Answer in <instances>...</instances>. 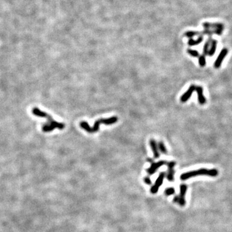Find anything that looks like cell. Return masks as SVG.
<instances>
[{"mask_svg":"<svg viewBox=\"0 0 232 232\" xmlns=\"http://www.w3.org/2000/svg\"><path fill=\"white\" fill-rule=\"evenodd\" d=\"M219 172L216 169H206V168H200L197 170H193L191 172H186L182 174L180 176V179L182 181H185L186 179H188L190 178L194 177L196 176L199 175H208L210 177H216L217 176Z\"/></svg>","mask_w":232,"mask_h":232,"instance_id":"6da1fadb","label":"cell"},{"mask_svg":"<svg viewBox=\"0 0 232 232\" xmlns=\"http://www.w3.org/2000/svg\"><path fill=\"white\" fill-rule=\"evenodd\" d=\"M32 113H33L34 115L36 116L40 117H45V118H46L48 121L47 124H49V125H50L52 127L54 128V129H58L60 130H63L65 126L63 123L57 122V121L53 119L52 117H51L49 114L42 111V110H40L38 108H36V107L34 108V109L32 110Z\"/></svg>","mask_w":232,"mask_h":232,"instance_id":"7a4b0ae2","label":"cell"},{"mask_svg":"<svg viewBox=\"0 0 232 232\" xmlns=\"http://www.w3.org/2000/svg\"><path fill=\"white\" fill-rule=\"evenodd\" d=\"M164 177H165V173L161 172V174H159V177L156 180V181L155 182L154 185L152 186V188L150 189V192L152 193L155 194V193H156L159 191V188H160L161 186L162 185V182H163V180Z\"/></svg>","mask_w":232,"mask_h":232,"instance_id":"3957f363","label":"cell"},{"mask_svg":"<svg viewBox=\"0 0 232 232\" xmlns=\"http://www.w3.org/2000/svg\"><path fill=\"white\" fill-rule=\"evenodd\" d=\"M187 188L188 186L186 185L182 184L180 185V194L179 195V204L180 206H184L186 204V200H185V196L186 194Z\"/></svg>","mask_w":232,"mask_h":232,"instance_id":"277c9868","label":"cell"},{"mask_svg":"<svg viewBox=\"0 0 232 232\" xmlns=\"http://www.w3.org/2000/svg\"><path fill=\"white\" fill-rule=\"evenodd\" d=\"M228 50L227 48H223V49L221 51L219 55L218 56V57L216 59L215 61V63H214L215 68H219L221 67V65L222 64L225 57H226V56L228 54Z\"/></svg>","mask_w":232,"mask_h":232,"instance_id":"5b68a950","label":"cell"},{"mask_svg":"<svg viewBox=\"0 0 232 232\" xmlns=\"http://www.w3.org/2000/svg\"><path fill=\"white\" fill-rule=\"evenodd\" d=\"M167 164L168 165V168L167 179L168 180V181L173 182L174 180V174H175V170L174 168L175 167L176 162L175 161H170Z\"/></svg>","mask_w":232,"mask_h":232,"instance_id":"8992f818","label":"cell"},{"mask_svg":"<svg viewBox=\"0 0 232 232\" xmlns=\"http://www.w3.org/2000/svg\"><path fill=\"white\" fill-rule=\"evenodd\" d=\"M164 164H167V162L164 161H160L157 162H154L151 165V167L147 169V172L149 175H152L154 174V173L156 172L157 170V169L161 167L162 165H164Z\"/></svg>","mask_w":232,"mask_h":232,"instance_id":"52a82bcc","label":"cell"},{"mask_svg":"<svg viewBox=\"0 0 232 232\" xmlns=\"http://www.w3.org/2000/svg\"><path fill=\"white\" fill-rule=\"evenodd\" d=\"M196 86L194 85H192L190 86L188 91H187L181 97V101L182 103L186 102L190 98V97L192 95V93L195 91Z\"/></svg>","mask_w":232,"mask_h":232,"instance_id":"ba28073f","label":"cell"},{"mask_svg":"<svg viewBox=\"0 0 232 232\" xmlns=\"http://www.w3.org/2000/svg\"><path fill=\"white\" fill-rule=\"evenodd\" d=\"M195 91L198 96V101L200 105H204L206 103V100L203 95V88L202 86H197L195 87Z\"/></svg>","mask_w":232,"mask_h":232,"instance_id":"9c48e42d","label":"cell"},{"mask_svg":"<svg viewBox=\"0 0 232 232\" xmlns=\"http://www.w3.org/2000/svg\"><path fill=\"white\" fill-rule=\"evenodd\" d=\"M150 145L152 149V151H153L154 157L159 158V156H160V154L159 153L158 147L156 141H155L154 139H151L150 141Z\"/></svg>","mask_w":232,"mask_h":232,"instance_id":"30bf717a","label":"cell"},{"mask_svg":"<svg viewBox=\"0 0 232 232\" xmlns=\"http://www.w3.org/2000/svg\"><path fill=\"white\" fill-rule=\"evenodd\" d=\"M101 123L106 124V125H111L114 123H116L118 121V118L117 117L114 116L110 117V118H105V119H101Z\"/></svg>","mask_w":232,"mask_h":232,"instance_id":"8fae6325","label":"cell"},{"mask_svg":"<svg viewBox=\"0 0 232 232\" xmlns=\"http://www.w3.org/2000/svg\"><path fill=\"white\" fill-rule=\"evenodd\" d=\"M203 26L204 28L208 29L210 27H212V28H216L217 29H223V25L221 23H203Z\"/></svg>","mask_w":232,"mask_h":232,"instance_id":"7c38bea8","label":"cell"},{"mask_svg":"<svg viewBox=\"0 0 232 232\" xmlns=\"http://www.w3.org/2000/svg\"><path fill=\"white\" fill-rule=\"evenodd\" d=\"M217 41H216V40H213L212 42H211V44H210L211 47L209 49L208 54L210 56H212L213 55H214L215 52L216 48H217Z\"/></svg>","mask_w":232,"mask_h":232,"instance_id":"4fadbf2b","label":"cell"},{"mask_svg":"<svg viewBox=\"0 0 232 232\" xmlns=\"http://www.w3.org/2000/svg\"><path fill=\"white\" fill-rule=\"evenodd\" d=\"M203 36H200V37H199V38L197 40H193V39H190L188 41V45H190V46L197 45H199V43H201L202 41H203Z\"/></svg>","mask_w":232,"mask_h":232,"instance_id":"5bb4252c","label":"cell"},{"mask_svg":"<svg viewBox=\"0 0 232 232\" xmlns=\"http://www.w3.org/2000/svg\"><path fill=\"white\" fill-rule=\"evenodd\" d=\"M80 126L83 129L85 130H86L88 133H92V128L90 126L89 124L85 122V121H82L80 123Z\"/></svg>","mask_w":232,"mask_h":232,"instance_id":"9a60e30c","label":"cell"},{"mask_svg":"<svg viewBox=\"0 0 232 232\" xmlns=\"http://www.w3.org/2000/svg\"><path fill=\"white\" fill-rule=\"evenodd\" d=\"M211 42H212V40H211V38L208 40L206 43L204 44V48H203V53L204 56H206L208 54V51H209V48L210 47V44Z\"/></svg>","mask_w":232,"mask_h":232,"instance_id":"2e32d148","label":"cell"},{"mask_svg":"<svg viewBox=\"0 0 232 232\" xmlns=\"http://www.w3.org/2000/svg\"><path fill=\"white\" fill-rule=\"evenodd\" d=\"M101 124V119H99V120H97L94 123V125H93V126L92 128V133H94V132H96V131H99V126Z\"/></svg>","mask_w":232,"mask_h":232,"instance_id":"e0dca14e","label":"cell"},{"mask_svg":"<svg viewBox=\"0 0 232 232\" xmlns=\"http://www.w3.org/2000/svg\"><path fill=\"white\" fill-rule=\"evenodd\" d=\"M158 147L159 150H160L162 154H167V150L165 147V145L163 143V142L160 141L158 144Z\"/></svg>","mask_w":232,"mask_h":232,"instance_id":"ac0fdd59","label":"cell"},{"mask_svg":"<svg viewBox=\"0 0 232 232\" xmlns=\"http://www.w3.org/2000/svg\"><path fill=\"white\" fill-rule=\"evenodd\" d=\"M199 65L200 66V67H204V66L206 65V57H205V56H204V55H201V56H200L199 57Z\"/></svg>","mask_w":232,"mask_h":232,"instance_id":"d6986e66","label":"cell"},{"mask_svg":"<svg viewBox=\"0 0 232 232\" xmlns=\"http://www.w3.org/2000/svg\"><path fill=\"white\" fill-rule=\"evenodd\" d=\"M200 33L198 32H195V31H188V32H186L185 35L187 37H190L191 38L193 36H195V35H198Z\"/></svg>","mask_w":232,"mask_h":232,"instance_id":"ffe728a7","label":"cell"},{"mask_svg":"<svg viewBox=\"0 0 232 232\" xmlns=\"http://www.w3.org/2000/svg\"><path fill=\"white\" fill-rule=\"evenodd\" d=\"M187 52H188L190 56H192L194 57H197L199 56V54L198 52L195 50H191V49H188L187 50Z\"/></svg>","mask_w":232,"mask_h":232,"instance_id":"44dd1931","label":"cell"},{"mask_svg":"<svg viewBox=\"0 0 232 232\" xmlns=\"http://www.w3.org/2000/svg\"><path fill=\"white\" fill-rule=\"evenodd\" d=\"M174 193H175V190L174 188H168L167 189H166L164 191L165 195L167 196L172 195L173 194H174Z\"/></svg>","mask_w":232,"mask_h":232,"instance_id":"7402d4cb","label":"cell"},{"mask_svg":"<svg viewBox=\"0 0 232 232\" xmlns=\"http://www.w3.org/2000/svg\"><path fill=\"white\" fill-rule=\"evenodd\" d=\"M144 181L147 185H150L152 184V181H151V180H150V177H146L144 179Z\"/></svg>","mask_w":232,"mask_h":232,"instance_id":"603a6c76","label":"cell"},{"mask_svg":"<svg viewBox=\"0 0 232 232\" xmlns=\"http://www.w3.org/2000/svg\"><path fill=\"white\" fill-rule=\"evenodd\" d=\"M179 195H175L174 198V203H179Z\"/></svg>","mask_w":232,"mask_h":232,"instance_id":"cb8c5ba5","label":"cell"},{"mask_svg":"<svg viewBox=\"0 0 232 232\" xmlns=\"http://www.w3.org/2000/svg\"><path fill=\"white\" fill-rule=\"evenodd\" d=\"M148 162H153V160H152V159H148Z\"/></svg>","mask_w":232,"mask_h":232,"instance_id":"d4e9b609","label":"cell"}]
</instances>
